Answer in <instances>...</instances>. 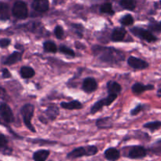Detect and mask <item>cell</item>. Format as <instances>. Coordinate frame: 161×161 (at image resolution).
I'll use <instances>...</instances> for the list:
<instances>
[{"label":"cell","mask_w":161,"mask_h":161,"mask_svg":"<svg viewBox=\"0 0 161 161\" xmlns=\"http://www.w3.org/2000/svg\"><path fill=\"white\" fill-rule=\"evenodd\" d=\"M149 152L157 156H161V139L157 140L153 143L149 149Z\"/></svg>","instance_id":"obj_24"},{"label":"cell","mask_w":161,"mask_h":161,"mask_svg":"<svg viewBox=\"0 0 161 161\" xmlns=\"http://www.w3.org/2000/svg\"><path fill=\"white\" fill-rule=\"evenodd\" d=\"M119 22L124 26H130V25H132L134 24L135 20H134V17H132V15H130V14H126L125 16L121 17V19L119 20Z\"/></svg>","instance_id":"obj_28"},{"label":"cell","mask_w":161,"mask_h":161,"mask_svg":"<svg viewBox=\"0 0 161 161\" xmlns=\"http://www.w3.org/2000/svg\"><path fill=\"white\" fill-rule=\"evenodd\" d=\"M20 75L23 79L28 80V79L32 78L36 75V72L34 69L29 66H23L20 69Z\"/></svg>","instance_id":"obj_22"},{"label":"cell","mask_w":161,"mask_h":161,"mask_svg":"<svg viewBox=\"0 0 161 161\" xmlns=\"http://www.w3.org/2000/svg\"><path fill=\"white\" fill-rule=\"evenodd\" d=\"M147 156V149L142 146H131L127 153V157L131 160L143 159Z\"/></svg>","instance_id":"obj_5"},{"label":"cell","mask_w":161,"mask_h":161,"mask_svg":"<svg viewBox=\"0 0 161 161\" xmlns=\"http://www.w3.org/2000/svg\"><path fill=\"white\" fill-rule=\"evenodd\" d=\"M82 89L87 94H91L97 89V83L95 79L92 77H87L85 79L82 84Z\"/></svg>","instance_id":"obj_8"},{"label":"cell","mask_w":161,"mask_h":161,"mask_svg":"<svg viewBox=\"0 0 161 161\" xmlns=\"http://www.w3.org/2000/svg\"><path fill=\"white\" fill-rule=\"evenodd\" d=\"M50 150L47 149H39L33 153V160L34 161H47L50 156Z\"/></svg>","instance_id":"obj_19"},{"label":"cell","mask_w":161,"mask_h":161,"mask_svg":"<svg viewBox=\"0 0 161 161\" xmlns=\"http://www.w3.org/2000/svg\"><path fill=\"white\" fill-rule=\"evenodd\" d=\"M43 49L48 53H56L58 51V47L56 44L52 41H46L43 43Z\"/></svg>","instance_id":"obj_27"},{"label":"cell","mask_w":161,"mask_h":161,"mask_svg":"<svg viewBox=\"0 0 161 161\" xmlns=\"http://www.w3.org/2000/svg\"><path fill=\"white\" fill-rule=\"evenodd\" d=\"M127 35L124 28H116L111 34V40L113 42H122Z\"/></svg>","instance_id":"obj_11"},{"label":"cell","mask_w":161,"mask_h":161,"mask_svg":"<svg viewBox=\"0 0 161 161\" xmlns=\"http://www.w3.org/2000/svg\"><path fill=\"white\" fill-rule=\"evenodd\" d=\"M10 17V9L6 3L0 2V20H7Z\"/></svg>","instance_id":"obj_20"},{"label":"cell","mask_w":161,"mask_h":161,"mask_svg":"<svg viewBox=\"0 0 161 161\" xmlns=\"http://www.w3.org/2000/svg\"><path fill=\"white\" fill-rule=\"evenodd\" d=\"M130 32L139 39L146 41L147 42H150V43L157 42L158 40L157 36H154L152 31H150L149 30L144 29V28L135 27V28H130Z\"/></svg>","instance_id":"obj_4"},{"label":"cell","mask_w":161,"mask_h":161,"mask_svg":"<svg viewBox=\"0 0 161 161\" xmlns=\"http://www.w3.org/2000/svg\"><path fill=\"white\" fill-rule=\"evenodd\" d=\"M92 52L97 59L110 65L118 64L122 62L125 58V55L121 50L113 47L94 45L92 47Z\"/></svg>","instance_id":"obj_1"},{"label":"cell","mask_w":161,"mask_h":161,"mask_svg":"<svg viewBox=\"0 0 161 161\" xmlns=\"http://www.w3.org/2000/svg\"><path fill=\"white\" fill-rule=\"evenodd\" d=\"M154 8H155L156 9H161V0L158 2H156V3H154Z\"/></svg>","instance_id":"obj_40"},{"label":"cell","mask_w":161,"mask_h":161,"mask_svg":"<svg viewBox=\"0 0 161 161\" xmlns=\"http://www.w3.org/2000/svg\"><path fill=\"white\" fill-rule=\"evenodd\" d=\"M59 51L61 52V53H62L63 54H65L67 55V56H69V57H75V52H74V50H72V49L69 48V47H66V46H61V47H59Z\"/></svg>","instance_id":"obj_31"},{"label":"cell","mask_w":161,"mask_h":161,"mask_svg":"<svg viewBox=\"0 0 161 161\" xmlns=\"http://www.w3.org/2000/svg\"><path fill=\"white\" fill-rule=\"evenodd\" d=\"M46 115H47V118H48L50 120L53 121L57 119L58 116H59V108H58V106L54 105H50L48 108H47V110L45 111Z\"/></svg>","instance_id":"obj_17"},{"label":"cell","mask_w":161,"mask_h":161,"mask_svg":"<svg viewBox=\"0 0 161 161\" xmlns=\"http://www.w3.org/2000/svg\"><path fill=\"white\" fill-rule=\"evenodd\" d=\"M11 12L14 17L20 19V20L26 19L28 16V6H27L26 3L22 0H18V1L15 2L12 7Z\"/></svg>","instance_id":"obj_3"},{"label":"cell","mask_w":161,"mask_h":161,"mask_svg":"<svg viewBox=\"0 0 161 161\" xmlns=\"http://www.w3.org/2000/svg\"><path fill=\"white\" fill-rule=\"evenodd\" d=\"M11 43V40L7 38L5 39H0V48H6V47H9Z\"/></svg>","instance_id":"obj_36"},{"label":"cell","mask_w":161,"mask_h":161,"mask_svg":"<svg viewBox=\"0 0 161 161\" xmlns=\"http://www.w3.org/2000/svg\"><path fill=\"white\" fill-rule=\"evenodd\" d=\"M86 157V147L75 148L67 154V159H69V160H75V159L80 158V157Z\"/></svg>","instance_id":"obj_13"},{"label":"cell","mask_w":161,"mask_h":161,"mask_svg":"<svg viewBox=\"0 0 161 161\" xmlns=\"http://www.w3.org/2000/svg\"><path fill=\"white\" fill-rule=\"evenodd\" d=\"M143 109H144V105L139 104V105H137L135 108H133V109L130 111V115H131V116H137V115L139 114Z\"/></svg>","instance_id":"obj_35"},{"label":"cell","mask_w":161,"mask_h":161,"mask_svg":"<svg viewBox=\"0 0 161 161\" xmlns=\"http://www.w3.org/2000/svg\"><path fill=\"white\" fill-rule=\"evenodd\" d=\"M31 6L36 12L45 13L50 8V3L49 0H33Z\"/></svg>","instance_id":"obj_9"},{"label":"cell","mask_w":161,"mask_h":161,"mask_svg":"<svg viewBox=\"0 0 161 161\" xmlns=\"http://www.w3.org/2000/svg\"><path fill=\"white\" fill-rule=\"evenodd\" d=\"M54 35L58 39H62L64 35V31L62 27L60 26V25H57L54 28Z\"/></svg>","instance_id":"obj_34"},{"label":"cell","mask_w":161,"mask_h":161,"mask_svg":"<svg viewBox=\"0 0 161 161\" xmlns=\"http://www.w3.org/2000/svg\"><path fill=\"white\" fill-rule=\"evenodd\" d=\"M104 157L108 161H116L120 157V152L116 148L110 147L105 151Z\"/></svg>","instance_id":"obj_12"},{"label":"cell","mask_w":161,"mask_h":161,"mask_svg":"<svg viewBox=\"0 0 161 161\" xmlns=\"http://www.w3.org/2000/svg\"><path fill=\"white\" fill-rule=\"evenodd\" d=\"M107 90H108V92L109 94L118 95L122 91V87H121L120 84L118 83L117 82L110 80L107 83Z\"/></svg>","instance_id":"obj_16"},{"label":"cell","mask_w":161,"mask_h":161,"mask_svg":"<svg viewBox=\"0 0 161 161\" xmlns=\"http://www.w3.org/2000/svg\"><path fill=\"white\" fill-rule=\"evenodd\" d=\"M100 12L102 14H108V15H114L115 12L113 10V5L110 3H105L101 6Z\"/></svg>","instance_id":"obj_26"},{"label":"cell","mask_w":161,"mask_h":161,"mask_svg":"<svg viewBox=\"0 0 161 161\" xmlns=\"http://www.w3.org/2000/svg\"><path fill=\"white\" fill-rule=\"evenodd\" d=\"M103 107H105V105H104L103 102H102V99L100 101H97V102H95V103L93 105V106L91 107V114H96V113H98L99 111H101Z\"/></svg>","instance_id":"obj_29"},{"label":"cell","mask_w":161,"mask_h":161,"mask_svg":"<svg viewBox=\"0 0 161 161\" xmlns=\"http://www.w3.org/2000/svg\"><path fill=\"white\" fill-rule=\"evenodd\" d=\"M61 108L68 110H77L81 109L83 108V105H82L81 102L76 100L71 101L69 102H61Z\"/></svg>","instance_id":"obj_18"},{"label":"cell","mask_w":161,"mask_h":161,"mask_svg":"<svg viewBox=\"0 0 161 161\" xmlns=\"http://www.w3.org/2000/svg\"><path fill=\"white\" fill-rule=\"evenodd\" d=\"M2 75L4 79H9L11 77V74L7 69H3L2 70Z\"/></svg>","instance_id":"obj_39"},{"label":"cell","mask_w":161,"mask_h":161,"mask_svg":"<svg viewBox=\"0 0 161 161\" xmlns=\"http://www.w3.org/2000/svg\"><path fill=\"white\" fill-rule=\"evenodd\" d=\"M32 143L34 144H39V145H54L57 144V142H50V141H44V140H32Z\"/></svg>","instance_id":"obj_37"},{"label":"cell","mask_w":161,"mask_h":161,"mask_svg":"<svg viewBox=\"0 0 161 161\" xmlns=\"http://www.w3.org/2000/svg\"><path fill=\"white\" fill-rule=\"evenodd\" d=\"M117 96L118 95H116V94H108V95L106 97H105V98L102 99V102H103L104 105H105V106H108V105H111L113 102H115V100L116 99Z\"/></svg>","instance_id":"obj_32"},{"label":"cell","mask_w":161,"mask_h":161,"mask_svg":"<svg viewBox=\"0 0 161 161\" xmlns=\"http://www.w3.org/2000/svg\"><path fill=\"white\" fill-rule=\"evenodd\" d=\"M157 97H161V88H160V89L157 91Z\"/></svg>","instance_id":"obj_41"},{"label":"cell","mask_w":161,"mask_h":161,"mask_svg":"<svg viewBox=\"0 0 161 161\" xmlns=\"http://www.w3.org/2000/svg\"><path fill=\"white\" fill-rule=\"evenodd\" d=\"M7 98V94L4 88L0 86V100H6Z\"/></svg>","instance_id":"obj_38"},{"label":"cell","mask_w":161,"mask_h":161,"mask_svg":"<svg viewBox=\"0 0 161 161\" xmlns=\"http://www.w3.org/2000/svg\"><path fill=\"white\" fill-rule=\"evenodd\" d=\"M119 5L127 10H135L137 6V0H120Z\"/></svg>","instance_id":"obj_23"},{"label":"cell","mask_w":161,"mask_h":161,"mask_svg":"<svg viewBox=\"0 0 161 161\" xmlns=\"http://www.w3.org/2000/svg\"><path fill=\"white\" fill-rule=\"evenodd\" d=\"M127 64L130 67L134 69H138V70H143L149 68V64L147 61H144L142 59L136 58V57L130 56L127 59Z\"/></svg>","instance_id":"obj_6"},{"label":"cell","mask_w":161,"mask_h":161,"mask_svg":"<svg viewBox=\"0 0 161 161\" xmlns=\"http://www.w3.org/2000/svg\"><path fill=\"white\" fill-rule=\"evenodd\" d=\"M86 148V157H91L94 156L98 153V149L95 146H87Z\"/></svg>","instance_id":"obj_33"},{"label":"cell","mask_w":161,"mask_h":161,"mask_svg":"<svg viewBox=\"0 0 161 161\" xmlns=\"http://www.w3.org/2000/svg\"><path fill=\"white\" fill-rule=\"evenodd\" d=\"M0 116L5 122L10 124L14 121V116L10 107L6 103H2L0 105Z\"/></svg>","instance_id":"obj_7"},{"label":"cell","mask_w":161,"mask_h":161,"mask_svg":"<svg viewBox=\"0 0 161 161\" xmlns=\"http://www.w3.org/2000/svg\"><path fill=\"white\" fill-rule=\"evenodd\" d=\"M143 127L150 130L151 132H155L161 127V121H152L148 122L143 125Z\"/></svg>","instance_id":"obj_25"},{"label":"cell","mask_w":161,"mask_h":161,"mask_svg":"<svg viewBox=\"0 0 161 161\" xmlns=\"http://www.w3.org/2000/svg\"><path fill=\"white\" fill-rule=\"evenodd\" d=\"M154 89H155L154 85H152V84L145 85L141 83H135L131 87L132 92H133L134 94H136V95L142 94L143 92H145V91H153V90Z\"/></svg>","instance_id":"obj_10"},{"label":"cell","mask_w":161,"mask_h":161,"mask_svg":"<svg viewBox=\"0 0 161 161\" xmlns=\"http://www.w3.org/2000/svg\"><path fill=\"white\" fill-rule=\"evenodd\" d=\"M34 111L35 107L31 104H25L22 106L21 109H20V113H21V116L23 117L24 124L26 126L27 128L33 133L36 132V129L31 124V119H32L33 115H34Z\"/></svg>","instance_id":"obj_2"},{"label":"cell","mask_w":161,"mask_h":161,"mask_svg":"<svg viewBox=\"0 0 161 161\" xmlns=\"http://www.w3.org/2000/svg\"><path fill=\"white\" fill-rule=\"evenodd\" d=\"M22 60V53L20 52L15 51L9 54L7 58H5L3 61V64L6 65H12V64H16Z\"/></svg>","instance_id":"obj_14"},{"label":"cell","mask_w":161,"mask_h":161,"mask_svg":"<svg viewBox=\"0 0 161 161\" xmlns=\"http://www.w3.org/2000/svg\"><path fill=\"white\" fill-rule=\"evenodd\" d=\"M96 126L99 129H109L113 127V120L110 117H104L96 121Z\"/></svg>","instance_id":"obj_21"},{"label":"cell","mask_w":161,"mask_h":161,"mask_svg":"<svg viewBox=\"0 0 161 161\" xmlns=\"http://www.w3.org/2000/svg\"><path fill=\"white\" fill-rule=\"evenodd\" d=\"M149 31L154 32H161V21H153L151 22L148 26Z\"/></svg>","instance_id":"obj_30"},{"label":"cell","mask_w":161,"mask_h":161,"mask_svg":"<svg viewBox=\"0 0 161 161\" xmlns=\"http://www.w3.org/2000/svg\"><path fill=\"white\" fill-rule=\"evenodd\" d=\"M0 153L6 155H10L12 153V149L8 146V140L3 134L0 132Z\"/></svg>","instance_id":"obj_15"}]
</instances>
